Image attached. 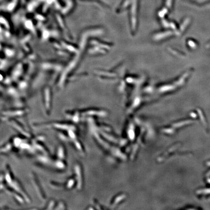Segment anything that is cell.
<instances>
[{"mask_svg":"<svg viewBox=\"0 0 210 210\" xmlns=\"http://www.w3.org/2000/svg\"><path fill=\"white\" fill-rule=\"evenodd\" d=\"M32 179H33V182L35 186V188L36 189V190L37 191V193L39 194V197L40 198V199H45V194H44L41 188L40 187L41 186H40L39 183V181L38 180V179L36 178L35 176H33L32 177Z\"/></svg>","mask_w":210,"mask_h":210,"instance_id":"6da1fadb","label":"cell"},{"mask_svg":"<svg viewBox=\"0 0 210 210\" xmlns=\"http://www.w3.org/2000/svg\"><path fill=\"white\" fill-rule=\"evenodd\" d=\"M58 156L60 159H63L65 157V152L64 148L62 146H59L58 151Z\"/></svg>","mask_w":210,"mask_h":210,"instance_id":"7a4b0ae2","label":"cell"}]
</instances>
